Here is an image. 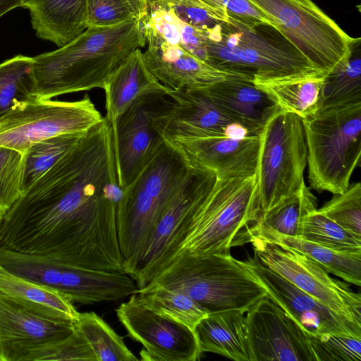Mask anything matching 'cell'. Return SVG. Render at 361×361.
Listing matches in <instances>:
<instances>
[{"mask_svg": "<svg viewBox=\"0 0 361 361\" xmlns=\"http://www.w3.org/2000/svg\"><path fill=\"white\" fill-rule=\"evenodd\" d=\"M123 195L111 126L103 117L4 214L0 246L125 273L116 220Z\"/></svg>", "mask_w": 361, "mask_h": 361, "instance_id": "6da1fadb", "label": "cell"}, {"mask_svg": "<svg viewBox=\"0 0 361 361\" xmlns=\"http://www.w3.org/2000/svg\"><path fill=\"white\" fill-rule=\"evenodd\" d=\"M146 41L135 18L108 27L89 26L59 49L33 57L37 99L103 89L126 59Z\"/></svg>", "mask_w": 361, "mask_h": 361, "instance_id": "7a4b0ae2", "label": "cell"}, {"mask_svg": "<svg viewBox=\"0 0 361 361\" xmlns=\"http://www.w3.org/2000/svg\"><path fill=\"white\" fill-rule=\"evenodd\" d=\"M261 216L255 175L217 178L172 235L149 282L179 255H231V248L250 243Z\"/></svg>", "mask_w": 361, "mask_h": 361, "instance_id": "3957f363", "label": "cell"}, {"mask_svg": "<svg viewBox=\"0 0 361 361\" xmlns=\"http://www.w3.org/2000/svg\"><path fill=\"white\" fill-rule=\"evenodd\" d=\"M205 47L210 66L253 79L319 71L279 28L265 22L251 25L228 17L206 34Z\"/></svg>", "mask_w": 361, "mask_h": 361, "instance_id": "277c9868", "label": "cell"}, {"mask_svg": "<svg viewBox=\"0 0 361 361\" xmlns=\"http://www.w3.org/2000/svg\"><path fill=\"white\" fill-rule=\"evenodd\" d=\"M190 166L165 141L138 176L123 190L116 214L125 273L135 272L156 224Z\"/></svg>", "mask_w": 361, "mask_h": 361, "instance_id": "5b68a950", "label": "cell"}, {"mask_svg": "<svg viewBox=\"0 0 361 361\" xmlns=\"http://www.w3.org/2000/svg\"><path fill=\"white\" fill-rule=\"evenodd\" d=\"M154 285L185 293L208 314L226 310L245 313L267 295L257 279L231 255H179L147 286Z\"/></svg>", "mask_w": 361, "mask_h": 361, "instance_id": "8992f818", "label": "cell"}, {"mask_svg": "<svg viewBox=\"0 0 361 361\" xmlns=\"http://www.w3.org/2000/svg\"><path fill=\"white\" fill-rule=\"evenodd\" d=\"M302 123L311 188L343 193L360 164L361 102L322 106Z\"/></svg>", "mask_w": 361, "mask_h": 361, "instance_id": "52a82bcc", "label": "cell"}, {"mask_svg": "<svg viewBox=\"0 0 361 361\" xmlns=\"http://www.w3.org/2000/svg\"><path fill=\"white\" fill-rule=\"evenodd\" d=\"M258 136L255 176L262 216L305 183L307 151L302 119L280 108L268 118Z\"/></svg>", "mask_w": 361, "mask_h": 361, "instance_id": "ba28073f", "label": "cell"}, {"mask_svg": "<svg viewBox=\"0 0 361 361\" xmlns=\"http://www.w3.org/2000/svg\"><path fill=\"white\" fill-rule=\"evenodd\" d=\"M0 265L9 272L54 289L72 302H116L137 291L127 274L75 267L46 256L0 247Z\"/></svg>", "mask_w": 361, "mask_h": 361, "instance_id": "9c48e42d", "label": "cell"}, {"mask_svg": "<svg viewBox=\"0 0 361 361\" xmlns=\"http://www.w3.org/2000/svg\"><path fill=\"white\" fill-rule=\"evenodd\" d=\"M298 48L317 71L329 73L349 55L348 35L312 0H248Z\"/></svg>", "mask_w": 361, "mask_h": 361, "instance_id": "30bf717a", "label": "cell"}, {"mask_svg": "<svg viewBox=\"0 0 361 361\" xmlns=\"http://www.w3.org/2000/svg\"><path fill=\"white\" fill-rule=\"evenodd\" d=\"M88 95L73 102H20L0 118V145L25 153L34 144L66 133H82L102 120Z\"/></svg>", "mask_w": 361, "mask_h": 361, "instance_id": "8fae6325", "label": "cell"}, {"mask_svg": "<svg viewBox=\"0 0 361 361\" xmlns=\"http://www.w3.org/2000/svg\"><path fill=\"white\" fill-rule=\"evenodd\" d=\"M259 261L339 316L361 326V295L305 255L278 244L252 238Z\"/></svg>", "mask_w": 361, "mask_h": 361, "instance_id": "7c38bea8", "label": "cell"}, {"mask_svg": "<svg viewBox=\"0 0 361 361\" xmlns=\"http://www.w3.org/2000/svg\"><path fill=\"white\" fill-rule=\"evenodd\" d=\"M128 336L140 343L142 360L195 361L200 350L195 331L142 305L136 293L116 310Z\"/></svg>", "mask_w": 361, "mask_h": 361, "instance_id": "4fadbf2b", "label": "cell"}, {"mask_svg": "<svg viewBox=\"0 0 361 361\" xmlns=\"http://www.w3.org/2000/svg\"><path fill=\"white\" fill-rule=\"evenodd\" d=\"M243 264L257 279L272 302L312 335L334 334L361 338V326L334 313L289 281L248 256Z\"/></svg>", "mask_w": 361, "mask_h": 361, "instance_id": "5bb4252c", "label": "cell"}, {"mask_svg": "<svg viewBox=\"0 0 361 361\" xmlns=\"http://www.w3.org/2000/svg\"><path fill=\"white\" fill-rule=\"evenodd\" d=\"M245 322L252 361H316L305 331L268 295Z\"/></svg>", "mask_w": 361, "mask_h": 361, "instance_id": "9a60e30c", "label": "cell"}, {"mask_svg": "<svg viewBox=\"0 0 361 361\" xmlns=\"http://www.w3.org/2000/svg\"><path fill=\"white\" fill-rule=\"evenodd\" d=\"M166 97L130 109L111 128L116 177L122 189L134 181L164 142L153 118L167 104Z\"/></svg>", "mask_w": 361, "mask_h": 361, "instance_id": "2e32d148", "label": "cell"}, {"mask_svg": "<svg viewBox=\"0 0 361 361\" xmlns=\"http://www.w3.org/2000/svg\"><path fill=\"white\" fill-rule=\"evenodd\" d=\"M168 97L167 104L153 118L154 127L164 140L226 136L236 123L202 88L171 90Z\"/></svg>", "mask_w": 361, "mask_h": 361, "instance_id": "e0dca14e", "label": "cell"}, {"mask_svg": "<svg viewBox=\"0 0 361 361\" xmlns=\"http://www.w3.org/2000/svg\"><path fill=\"white\" fill-rule=\"evenodd\" d=\"M164 141L181 155L189 166L212 171L217 178H245L256 173L259 146L258 135Z\"/></svg>", "mask_w": 361, "mask_h": 361, "instance_id": "ac0fdd59", "label": "cell"}, {"mask_svg": "<svg viewBox=\"0 0 361 361\" xmlns=\"http://www.w3.org/2000/svg\"><path fill=\"white\" fill-rule=\"evenodd\" d=\"M142 26L147 45L142 52L144 61L154 76L173 90L202 88L242 75L217 69L179 45L166 42L150 27Z\"/></svg>", "mask_w": 361, "mask_h": 361, "instance_id": "d6986e66", "label": "cell"}, {"mask_svg": "<svg viewBox=\"0 0 361 361\" xmlns=\"http://www.w3.org/2000/svg\"><path fill=\"white\" fill-rule=\"evenodd\" d=\"M216 180L212 171L190 166L176 194L159 217L147 250L131 276L138 289L149 282L152 272L166 251L172 235L195 205L212 189Z\"/></svg>", "mask_w": 361, "mask_h": 361, "instance_id": "ffe728a7", "label": "cell"}, {"mask_svg": "<svg viewBox=\"0 0 361 361\" xmlns=\"http://www.w3.org/2000/svg\"><path fill=\"white\" fill-rule=\"evenodd\" d=\"M74 329V323L39 317L0 292V361H23L30 351L63 338Z\"/></svg>", "mask_w": 361, "mask_h": 361, "instance_id": "44dd1931", "label": "cell"}, {"mask_svg": "<svg viewBox=\"0 0 361 361\" xmlns=\"http://www.w3.org/2000/svg\"><path fill=\"white\" fill-rule=\"evenodd\" d=\"M103 90L106 97L105 118L111 128L130 109L154 99L168 97L171 90L147 68L140 48L126 59L109 77Z\"/></svg>", "mask_w": 361, "mask_h": 361, "instance_id": "7402d4cb", "label": "cell"}, {"mask_svg": "<svg viewBox=\"0 0 361 361\" xmlns=\"http://www.w3.org/2000/svg\"><path fill=\"white\" fill-rule=\"evenodd\" d=\"M230 118L258 135L279 107L247 76H234L202 87Z\"/></svg>", "mask_w": 361, "mask_h": 361, "instance_id": "603a6c76", "label": "cell"}, {"mask_svg": "<svg viewBox=\"0 0 361 361\" xmlns=\"http://www.w3.org/2000/svg\"><path fill=\"white\" fill-rule=\"evenodd\" d=\"M36 35L62 47L87 27V0H23Z\"/></svg>", "mask_w": 361, "mask_h": 361, "instance_id": "cb8c5ba5", "label": "cell"}, {"mask_svg": "<svg viewBox=\"0 0 361 361\" xmlns=\"http://www.w3.org/2000/svg\"><path fill=\"white\" fill-rule=\"evenodd\" d=\"M195 333L202 354L213 353L235 361H252L242 311L209 313L197 324Z\"/></svg>", "mask_w": 361, "mask_h": 361, "instance_id": "d4e9b609", "label": "cell"}, {"mask_svg": "<svg viewBox=\"0 0 361 361\" xmlns=\"http://www.w3.org/2000/svg\"><path fill=\"white\" fill-rule=\"evenodd\" d=\"M0 292L27 311L57 323H75L73 302L57 290L15 275L0 265Z\"/></svg>", "mask_w": 361, "mask_h": 361, "instance_id": "484cf974", "label": "cell"}, {"mask_svg": "<svg viewBox=\"0 0 361 361\" xmlns=\"http://www.w3.org/2000/svg\"><path fill=\"white\" fill-rule=\"evenodd\" d=\"M326 75L316 71L283 79H253V82L280 109L305 119L323 105Z\"/></svg>", "mask_w": 361, "mask_h": 361, "instance_id": "4316f807", "label": "cell"}, {"mask_svg": "<svg viewBox=\"0 0 361 361\" xmlns=\"http://www.w3.org/2000/svg\"><path fill=\"white\" fill-rule=\"evenodd\" d=\"M252 238L298 251L317 262L329 274L345 282L361 286V253L336 252L300 237L288 236L272 231L256 232Z\"/></svg>", "mask_w": 361, "mask_h": 361, "instance_id": "83f0119b", "label": "cell"}, {"mask_svg": "<svg viewBox=\"0 0 361 361\" xmlns=\"http://www.w3.org/2000/svg\"><path fill=\"white\" fill-rule=\"evenodd\" d=\"M317 200L305 183L262 214L252 231H272L282 235L300 237L304 216L316 210Z\"/></svg>", "mask_w": 361, "mask_h": 361, "instance_id": "f1b7e54d", "label": "cell"}, {"mask_svg": "<svg viewBox=\"0 0 361 361\" xmlns=\"http://www.w3.org/2000/svg\"><path fill=\"white\" fill-rule=\"evenodd\" d=\"M140 302L152 310L180 323L193 331L208 313L185 293L161 286H147L137 289Z\"/></svg>", "mask_w": 361, "mask_h": 361, "instance_id": "f546056e", "label": "cell"}, {"mask_svg": "<svg viewBox=\"0 0 361 361\" xmlns=\"http://www.w3.org/2000/svg\"><path fill=\"white\" fill-rule=\"evenodd\" d=\"M322 106L361 102V39L353 43L350 55L329 73L324 84Z\"/></svg>", "mask_w": 361, "mask_h": 361, "instance_id": "4dcf8cb0", "label": "cell"}, {"mask_svg": "<svg viewBox=\"0 0 361 361\" xmlns=\"http://www.w3.org/2000/svg\"><path fill=\"white\" fill-rule=\"evenodd\" d=\"M75 329L90 345L97 361H136L123 338L95 312H82L75 322Z\"/></svg>", "mask_w": 361, "mask_h": 361, "instance_id": "1f68e13d", "label": "cell"}, {"mask_svg": "<svg viewBox=\"0 0 361 361\" xmlns=\"http://www.w3.org/2000/svg\"><path fill=\"white\" fill-rule=\"evenodd\" d=\"M33 57L17 55L0 63V118L18 104L37 99Z\"/></svg>", "mask_w": 361, "mask_h": 361, "instance_id": "d6a6232c", "label": "cell"}, {"mask_svg": "<svg viewBox=\"0 0 361 361\" xmlns=\"http://www.w3.org/2000/svg\"><path fill=\"white\" fill-rule=\"evenodd\" d=\"M141 22L166 42L179 45L207 63L204 34L180 20L171 11L149 8L147 16Z\"/></svg>", "mask_w": 361, "mask_h": 361, "instance_id": "836d02e7", "label": "cell"}, {"mask_svg": "<svg viewBox=\"0 0 361 361\" xmlns=\"http://www.w3.org/2000/svg\"><path fill=\"white\" fill-rule=\"evenodd\" d=\"M85 133L54 136L30 147L24 153L21 193L49 170Z\"/></svg>", "mask_w": 361, "mask_h": 361, "instance_id": "e575fe53", "label": "cell"}, {"mask_svg": "<svg viewBox=\"0 0 361 361\" xmlns=\"http://www.w3.org/2000/svg\"><path fill=\"white\" fill-rule=\"evenodd\" d=\"M300 237L336 252L361 253V238L319 212L317 209L302 219Z\"/></svg>", "mask_w": 361, "mask_h": 361, "instance_id": "d590c367", "label": "cell"}, {"mask_svg": "<svg viewBox=\"0 0 361 361\" xmlns=\"http://www.w3.org/2000/svg\"><path fill=\"white\" fill-rule=\"evenodd\" d=\"M317 211L358 238H361V183L350 185L341 194H334Z\"/></svg>", "mask_w": 361, "mask_h": 361, "instance_id": "8d00e7d4", "label": "cell"}, {"mask_svg": "<svg viewBox=\"0 0 361 361\" xmlns=\"http://www.w3.org/2000/svg\"><path fill=\"white\" fill-rule=\"evenodd\" d=\"M316 361H360L361 338L307 334Z\"/></svg>", "mask_w": 361, "mask_h": 361, "instance_id": "74e56055", "label": "cell"}, {"mask_svg": "<svg viewBox=\"0 0 361 361\" xmlns=\"http://www.w3.org/2000/svg\"><path fill=\"white\" fill-rule=\"evenodd\" d=\"M42 360L97 361L90 345L75 328L69 336L30 351L23 360Z\"/></svg>", "mask_w": 361, "mask_h": 361, "instance_id": "f35d334b", "label": "cell"}, {"mask_svg": "<svg viewBox=\"0 0 361 361\" xmlns=\"http://www.w3.org/2000/svg\"><path fill=\"white\" fill-rule=\"evenodd\" d=\"M24 154L0 145V214L11 208L21 195Z\"/></svg>", "mask_w": 361, "mask_h": 361, "instance_id": "ab89813d", "label": "cell"}, {"mask_svg": "<svg viewBox=\"0 0 361 361\" xmlns=\"http://www.w3.org/2000/svg\"><path fill=\"white\" fill-rule=\"evenodd\" d=\"M135 18L128 0H87L88 27L112 26Z\"/></svg>", "mask_w": 361, "mask_h": 361, "instance_id": "60d3db41", "label": "cell"}, {"mask_svg": "<svg viewBox=\"0 0 361 361\" xmlns=\"http://www.w3.org/2000/svg\"><path fill=\"white\" fill-rule=\"evenodd\" d=\"M135 17L142 21L148 14L147 0H128Z\"/></svg>", "mask_w": 361, "mask_h": 361, "instance_id": "b9f144b4", "label": "cell"}, {"mask_svg": "<svg viewBox=\"0 0 361 361\" xmlns=\"http://www.w3.org/2000/svg\"><path fill=\"white\" fill-rule=\"evenodd\" d=\"M23 0H0V18L16 7H20Z\"/></svg>", "mask_w": 361, "mask_h": 361, "instance_id": "7bdbcfd3", "label": "cell"}, {"mask_svg": "<svg viewBox=\"0 0 361 361\" xmlns=\"http://www.w3.org/2000/svg\"><path fill=\"white\" fill-rule=\"evenodd\" d=\"M2 218H3V215L0 214V226H1Z\"/></svg>", "mask_w": 361, "mask_h": 361, "instance_id": "ee69618b", "label": "cell"}, {"mask_svg": "<svg viewBox=\"0 0 361 361\" xmlns=\"http://www.w3.org/2000/svg\"><path fill=\"white\" fill-rule=\"evenodd\" d=\"M192 1H200V2H202V1H200V0H192Z\"/></svg>", "mask_w": 361, "mask_h": 361, "instance_id": "f6af8a7d", "label": "cell"}]
</instances>
